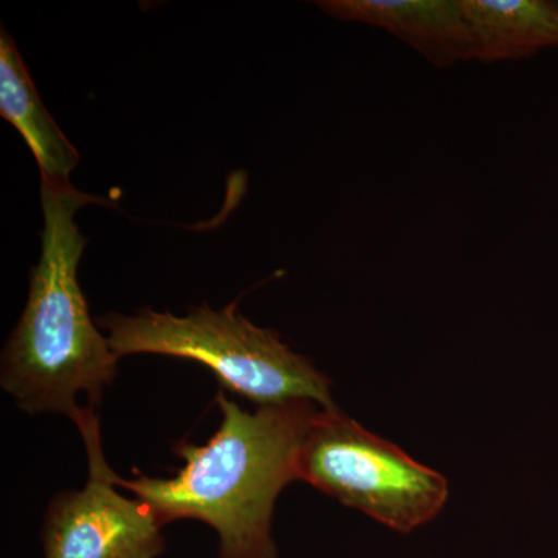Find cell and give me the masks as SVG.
Listing matches in <instances>:
<instances>
[{
    "instance_id": "cell-1",
    "label": "cell",
    "mask_w": 558,
    "mask_h": 558,
    "mask_svg": "<svg viewBox=\"0 0 558 558\" xmlns=\"http://www.w3.org/2000/svg\"><path fill=\"white\" fill-rule=\"evenodd\" d=\"M220 425L204 444L180 442L185 464L172 478L117 476V486L146 502L161 524L197 520L218 535V558H278L271 537L275 502L296 481V461L312 418L310 400L241 409L218 392Z\"/></svg>"
},
{
    "instance_id": "cell-2",
    "label": "cell",
    "mask_w": 558,
    "mask_h": 558,
    "mask_svg": "<svg viewBox=\"0 0 558 558\" xmlns=\"http://www.w3.org/2000/svg\"><path fill=\"white\" fill-rule=\"evenodd\" d=\"M40 199L43 253L27 306L3 351L0 384L25 413H61L76 424L100 405L120 360L95 328L76 277L86 247L76 211L105 202L50 179L40 183Z\"/></svg>"
},
{
    "instance_id": "cell-3",
    "label": "cell",
    "mask_w": 558,
    "mask_h": 558,
    "mask_svg": "<svg viewBox=\"0 0 558 558\" xmlns=\"http://www.w3.org/2000/svg\"><path fill=\"white\" fill-rule=\"evenodd\" d=\"M109 330L117 359L134 354L194 360L216 374L230 391L258 407L310 400L319 409L336 407L328 376L304 355L282 343L275 330L258 328L238 312L236 304L213 311L208 304L185 317L143 310L100 318Z\"/></svg>"
},
{
    "instance_id": "cell-4",
    "label": "cell",
    "mask_w": 558,
    "mask_h": 558,
    "mask_svg": "<svg viewBox=\"0 0 558 558\" xmlns=\"http://www.w3.org/2000/svg\"><path fill=\"white\" fill-rule=\"evenodd\" d=\"M296 480L402 534L435 519L449 498L446 476L337 407L318 409L312 418L301 444Z\"/></svg>"
},
{
    "instance_id": "cell-5",
    "label": "cell",
    "mask_w": 558,
    "mask_h": 558,
    "mask_svg": "<svg viewBox=\"0 0 558 558\" xmlns=\"http://www.w3.org/2000/svg\"><path fill=\"white\" fill-rule=\"evenodd\" d=\"M76 427L89 458V480L81 490L61 492L50 502L43 527L44 557H159L165 550L163 524L146 502L119 492L94 411Z\"/></svg>"
},
{
    "instance_id": "cell-6",
    "label": "cell",
    "mask_w": 558,
    "mask_h": 558,
    "mask_svg": "<svg viewBox=\"0 0 558 558\" xmlns=\"http://www.w3.org/2000/svg\"><path fill=\"white\" fill-rule=\"evenodd\" d=\"M318 7L336 20L360 22L396 36L436 68L475 60L461 0H326Z\"/></svg>"
},
{
    "instance_id": "cell-7",
    "label": "cell",
    "mask_w": 558,
    "mask_h": 558,
    "mask_svg": "<svg viewBox=\"0 0 558 558\" xmlns=\"http://www.w3.org/2000/svg\"><path fill=\"white\" fill-rule=\"evenodd\" d=\"M0 116L13 124L38 161L43 179L69 182L80 163L60 126L40 101L31 73L9 33H0Z\"/></svg>"
},
{
    "instance_id": "cell-8",
    "label": "cell",
    "mask_w": 558,
    "mask_h": 558,
    "mask_svg": "<svg viewBox=\"0 0 558 558\" xmlns=\"http://www.w3.org/2000/svg\"><path fill=\"white\" fill-rule=\"evenodd\" d=\"M475 43V60H523L558 49V2L461 0Z\"/></svg>"
}]
</instances>
